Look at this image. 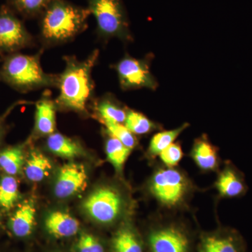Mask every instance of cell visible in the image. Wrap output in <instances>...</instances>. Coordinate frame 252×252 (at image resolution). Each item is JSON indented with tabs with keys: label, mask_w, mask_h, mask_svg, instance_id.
Wrapping results in <instances>:
<instances>
[{
	"label": "cell",
	"mask_w": 252,
	"mask_h": 252,
	"mask_svg": "<svg viewBox=\"0 0 252 252\" xmlns=\"http://www.w3.org/2000/svg\"><path fill=\"white\" fill-rule=\"evenodd\" d=\"M144 190L163 213L172 215L191 212L190 202L195 193L202 191L184 169L165 167L158 161Z\"/></svg>",
	"instance_id": "cell-1"
},
{
	"label": "cell",
	"mask_w": 252,
	"mask_h": 252,
	"mask_svg": "<svg viewBox=\"0 0 252 252\" xmlns=\"http://www.w3.org/2000/svg\"><path fill=\"white\" fill-rule=\"evenodd\" d=\"M99 51L94 49L84 60L75 56H64V69L59 74L57 89L59 94L55 99L57 109L87 113L88 105L94 97L95 84L93 69L98 62Z\"/></svg>",
	"instance_id": "cell-2"
},
{
	"label": "cell",
	"mask_w": 252,
	"mask_h": 252,
	"mask_svg": "<svg viewBox=\"0 0 252 252\" xmlns=\"http://www.w3.org/2000/svg\"><path fill=\"white\" fill-rule=\"evenodd\" d=\"M91 16L87 7L67 0H52L39 17L41 49L72 41L87 29Z\"/></svg>",
	"instance_id": "cell-3"
},
{
	"label": "cell",
	"mask_w": 252,
	"mask_h": 252,
	"mask_svg": "<svg viewBox=\"0 0 252 252\" xmlns=\"http://www.w3.org/2000/svg\"><path fill=\"white\" fill-rule=\"evenodd\" d=\"M44 51L41 48L34 55L18 52L6 56L0 67V81L21 94L57 89L59 74L46 73L41 66V58Z\"/></svg>",
	"instance_id": "cell-4"
},
{
	"label": "cell",
	"mask_w": 252,
	"mask_h": 252,
	"mask_svg": "<svg viewBox=\"0 0 252 252\" xmlns=\"http://www.w3.org/2000/svg\"><path fill=\"white\" fill-rule=\"evenodd\" d=\"M146 245L149 252H194L195 248L185 220L167 213L157 214L147 230Z\"/></svg>",
	"instance_id": "cell-5"
},
{
	"label": "cell",
	"mask_w": 252,
	"mask_h": 252,
	"mask_svg": "<svg viewBox=\"0 0 252 252\" xmlns=\"http://www.w3.org/2000/svg\"><path fill=\"white\" fill-rule=\"evenodd\" d=\"M87 9L96 21L99 40L107 43L117 38L125 44L132 42L128 16L123 0H86Z\"/></svg>",
	"instance_id": "cell-6"
},
{
	"label": "cell",
	"mask_w": 252,
	"mask_h": 252,
	"mask_svg": "<svg viewBox=\"0 0 252 252\" xmlns=\"http://www.w3.org/2000/svg\"><path fill=\"white\" fill-rule=\"evenodd\" d=\"M125 193L116 186L99 187L86 199L84 209L91 218L102 225L117 223L125 215L127 207Z\"/></svg>",
	"instance_id": "cell-7"
},
{
	"label": "cell",
	"mask_w": 252,
	"mask_h": 252,
	"mask_svg": "<svg viewBox=\"0 0 252 252\" xmlns=\"http://www.w3.org/2000/svg\"><path fill=\"white\" fill-rule=\"evenodd\" d=\"M35 39L28 31L21 17L6 4L0 7V58L33 47Z\"/></svg>",
	"instance_id": "cell-8"
},
{
	"label": "cell",
	"mask_w": 252,
	"mask_h": 252,
	"mask_svg": "<svg viewBox=\"0 0 252 252\" xmlns=\"http://www.w3.org/2000/svg\"><path fill=\"white\" fill-rule=\"evenodd\" d=\"M152 55L137 59L126 54L120 61L112 65L117 72L119 85L123 91L148 89L155 91L158 81L150 71Z\"/></svg>",
	"instance_id": "cell-9"
},
{
	"label": "cell",
	"mask_w": 252,
	"mask_h": 252,
	"mask_svg": "<svg viewBox=\"0 0 252 252\" xmlns=\"http://www.w3.org/2000/svg\"><path fill=\"white\" fill-rule=\"evenodd\" d=\"M196 250L197 252H246V243L238 230L220 225L216 229L200 232Z\"/></svg>",
	"instance_id": "cell-10"
},
{
	"label": "cell",
	"mask_w": 252,
	"mask_h": 252,
	"mask_svg": "<svg viewBox=\"0 0 252 252\" xmlns=\"http://www.w3.org/2000/svg\"><path fill=\"white\" fill-rule=\"evenodd\" d=\"M213 188L217 190V203L223 199L240 198L248 191L245 175L230 160H225L217 172Z\"/></svg>",
	"instance_id": "cell-11"
},
{
	"label": "cell",
	"mask_w": 252,
	"mask_h": 252,
	"mask_svg": "<svg viewBox=\"0 0 252 252\" xmlns=\"http://www.w3.org/2000/svg\"><path fill=\"white\" fill-rule=\"evenodd\" d=\"M88 176L81 164H65L60 169L55 184V194L60 198H66L84 190L87 185Z\"/></svg>",
	"instance_id": "cell-12"
},
{
	"label": "cell",
	"mask_w": 252,
	"mask_h": 252,
	"mask_svg": "<svg viewBox=\"0 0 252 252\" xmlns=\"http://www.w3.org/2000/svg\"><path fill=\"white\" fill-rule=\"evenodd\" d=\"M189 158L202 173H217L223 163L220 149L212 143L206 134L194 140Z\"/></svg>",
	"instance_id": "cell-13"
},
{
	"label": "cell",
	"mask_w": 252,
	"mask_h": 252,
	"mask_svg": "<svg viewBox=\"0 0 252 252\" xmlns=\"http://www.w3.org/2000/svg\"><path fill=\"white\" fill-rule=\"evenodd\" d=\"M56 107L51 92L46 90L35 104L36 135L49 136L54 133L56 127Z\"/></svg>",
	"instance_id": "cell-14"
},
{
	"label": "cell",
	"mask_w": 252,
	"mask_h": 252,
	"mask_svg": "<svg viewBox=\"0 0 252 252\" xmlns=\"http://www.w3.org/2000/svg\"><path fill=\"white\" fill-rule=\"evenodd\" d=\"M112 252H144L143 240L135 227L124 222L116 230L111 240Z\"/></svg>",
	"instance_id": "cell-15"
},
{
	"label": "cell",
	"mask_w": 252,
	"mask_h": 252,
	"mask_svg": "<svg viewBox=\"0 0 252 252\" xmlns=\"http://www.w3.org/2000/svg\"><path fill=\"white\" fill-rule=\"evenodd\" d=\"M35 220V206L32 201L26 200L18 206L10 218L9 228L17 238H26L32 233Z\"/></svg>",
	"instance_id": "cell-16"
},
{
	"label": "cell",
	"mask_w": 252,
	"mask_h": 252,
	"mask_svg": "<svg viewBox=\"0 0 252 252\" xmlns=\"http://www.w3.org/2000/svg\"><path fill=\"white\" fill-rule=\"evenodd\" d=\"M45 227L49 234L55 238H66L77 234L80 223L77 219L67 212L54 211L46 217Z\"/></svg>",
	"instance_id": "cell-17"
},
{
	"label": "cell",
	"mask_w": 252,
	"mask_h": 252,
	"mask_svg": "<svg viewBox=\"0 0 252 252\" xmlns=\"http://www.w3.org/2000/svg\"><path fill=\"white\" fill-rule=\"evenodd\" d=\"M94 110L101 122L124 124L128 109L111 94H104L94 103Z\"/></svg>",
	"instance_id": "cell-18"
},
{
	"label": "cell",
	"mask_w": 252,
	"mask_h": 252,
	"mask_svg": "<svg viewBox=\"0 0 252 252\" xmlns=\"http://www.w3.org/2000/svg\"><path fill=\"white\" fill-rule=\"evenodd\" d=\"M190 126L189 123H185L175 129L169 130H160L152 137L149 142L146 157L149 162L155 164L157 158L162 151L165 150L170 144L174 143L179 136Z\"/></svg>",
	"instance_id": "cell-19"
},
{
	"label": "cell",
	"mask_w": 252,
	"mask_h": 252,
	"mask_svg": "<svg viewBox=\"0 0 252 252\" xmlns=\"http://www.w3.org/2000/svg\"><path fill=\"white\" fill-rule=\"evenodd\" d=\"M46 145L53 154L66 158L77 157L82 152L77 141L58 132L48 136Z\"/></svg>",
	"instance_id": "cell-20"
},
{
	"label": "cell",
	"mask_w": 252,
	"mask_h": 252,
	"mask_svg": "<svg viewBox=\"0 0 252 252\" xmlns=\"http://www.w3.org/2000/svg\"><path fill=\"white\" fill-rule=\"evenodd\" d=\"M52 164L46 156L38 151H32L24 167L25 174L32 182H41L49 175Z\"/></svg>",
	"instance_id": "cell-21"
},
{
	"label": "cell",
	"mask_w": 252,
	"mask_h": 252,
	"mask_svg": "<svg viewBox=\"0 0 252 252\" xmlns=\"http://www.w3.org/2000/svg\"><path fill=\"white\" fill-rule=\"evenodd\" d=\"M124 125L136 135H147L162 130V126L151 120L141 112L128 109Z\"/></svg>",
	"instance_id": "cell-22"
},
{
	"label": "cell",
	"mask_w": 252,
	"mask_h": 252,
	"mask_svg": "<svg viewBox=\"0 0 252 252\" xmlns=\"http://www.w3.org/2000/svg\"><path fill=\"white\" fill-rule=\"evenodd\" d=\"M52 0H6V5L19 17L39 18Z\"/></svg>",
	"instance_id": "cell-23"
},
{
	"label": "cell",
	"mask_w": 252,
	"mask_h": 252,
	"mask_svg": "<svg viewBox=\"0 0 252 252\" xmlns=\"http://www.w3.org/2000/svg\"><path fill=\"white\" fill-rule=\"evenodd\" d=\"M105 142V152L109 162L118 173H122L124 165L130 157L132 149L126 147L120 141L107 134Z\"/></svg>",
	"instance_id": "cell-24"
},
{
	"label": "cell",
	"mask_w": 252,
	"mask_h": 252,
	"mask_svg": "<svg viewBox=\"0 0 252 252\" xmlns=\"http://www.w3.org/2000/svg\"><path fill=\"white\" fill-rule=\"evenodd\" d=\"M24 156L21 147L5 149L0 153V167L9 175H15L21 170Z\"/></svg>",
	"instance_id": "cell-25"
},
{
	"label": "cell",
	"mask_w": 252,
	"mask_h": 252,
	"mask_svg": "<svg viewBox=\"0 0 252 252\" xmlns=\"http://www.w3.org/2000/svg\"><path fill=\"white\" fill-rule=\"evenodd\" d=\"M19 197L17 180L12 176H4L0 181V207L10 210Z\"/></svg>",
	"instance_id": "cell-26"
},
{
	"label": "cell",
	"mask_w": 252,
	"mask_h": 252,
	"mask_svg": "<svg viewBox=\"0 0 252 252\" xmlns=\"http://www.w3.org/2000/svg\"><path fill=\"white\" fill-rule=\"evenodd\" d=\"M105 127V132L115 137L126 147L133 150L137 147L138 142L137 137L123 124L111 122H101Z\"/></svg>",
	"instance_id": "cell-27"
},
{
	"label": "cell",
	"mask_w": 252,
	"mask_h": 252,
	"mask_svg": "<svg viewBox=\"0 0 252 252\" xmlns=\"http://www.w3.org/2000/svg\"><path fill=\"white\" fill-rule=\"evenodd\" d=\"M185 157L183 149L180 142H174L162 151L158 158L159 162L164 166L167 167H176L182 161Z\"/></svg>",
	"instance_id": "cell-28"
},
{
	"label": "cell",
	"mask_w": 252,
	"mask_h": 252,
	"mask_svg": "<svg viewBox=\"0 0 252 252\" xmlns=\"http://www.w3.org/2000/svg\"><path fill=\"white\" fill-rule=\"evenodd\" d=\"M77 252H105L104 245L97 237L82 233L75 245Z\"/></svg>",
	"instance_id": "cell-29"
},
{
	"label": "cell",
	"mask_w": 252,
	"mask_h": 252,
	"mask_svg": "<svg viewBox=\"0 0 252 252\" xmlns=\"http://www.w3.org/2000/svg\"><path fill=\"white\" fill-rule=\"evenodd\" d=\"M1 122H2V121H1V119H0V135H1Z\"/></svg>",
	"instance_id": "cell-30"
}]
</instances>
